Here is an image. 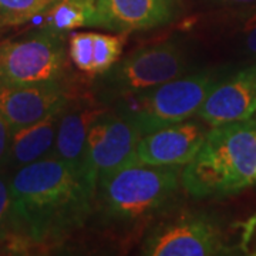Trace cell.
Returning <instances> with one entry per match:
<instances>
[{
  "label": "cell",
  "instance_id": "obj_1",
  "mask_svg": "<svg viewBox=\"0 0 256 256\" xmlns=\"http://www.w3.org/2000/svg\"><path fill=\"white\" fill-rule=\"evenodd\" d=\"M13 235L10 250L50 246L82 228L96 190L82 168L48 156L18 168L10 180Z\"/></svg>",
  "mask_w": 256,
  "mask_h": 256
},
{
  "label": "cell",
  "instance_id": "obj_2",
  "mask_svg": "<svg viewBox=\"0 0 256 256\" xmlns=\"http://www.w3.org/2000/svg\"><path fill=\"white\" fill-rule=\"evenodd\" d=\"M256 181V118L210 127L204 144L181 171L194 198H224Z\"/></svg>",
  "mask_w": 256,
  "mask_h": 256
},
{
  "label": "cell",
  "instance_id": "obj_3",
  "mask_svg": "<svg viewBox=\"0 0 256 256\" xmlns=\"http://www.w3.org/2000/svg\"><path fill=\"white\" fill-rule=\"evenodd\" d=\"M180 185V166L134 161L101 176L96 185L94 205L106 224L132 226L165 210Z\"/></svg>",
  "mask_w": 256,
  "mask_h": 256
},
{
  "label": "cell",
  "instance_id": "obj_4",
  "mask_svg": "<svg viewBox=\"0 0 256 256\" xmlns=\"http://www.w3.org/2000/svg\"><path fill=\"white\" fill-rule=\"evenodd\" d=\"M220 80L214 72L188 73L148 92L120 98L117 111L132 120L141 134L146 136L196 116Z\"/></svg>",
  "mask_w": 256,
  "mask_h": 256
},
{
  "label": "cell",
  "instance_id": "obj_5",
  "mask_svg": "<svg viewBox=\"0 0 256 256\" xmlns=\"http://www.w3.org/2000/svg\"><path fill=\"white\" fill-rule=\"evenodd\" d=\"M186 50L174 40L161 42L132 52L101 74V87L107 97H128L148 92L190 73Z\"/></svg>",
  "mask_w": 256,
  "mask_h": 256
},
{
  "label": "cell",
  "instance_id": "obj_6",
  "mask_svg": "<svg viewBox=\"0 0 256 256\" xmlns=\"http://www.w3.org/2000/svg\"><path fill=\"white\" fill-rule=\"evenodd\" d=\"M64 66L62 36L40 28L0 44V88L60 82Z\"/></svg>",
  "mask_w": 256,
  "mask_h": 256
},
{
  "label": "cell",
  "instance_id": "obj_7",
  "mask_svg": "<svg viewBox=\"0 0 256 256\" xmlns=\"http://www.w3.org/2000/svg\"><path fill=\"white\" fill-rule=\"evenodd\" d=\"M220 226L204 212L182 210L146 234L141 254L148 256H212L228 254Z\"/></svg>",
  "mask_w": 256,
  "mask_h": 256
},
{
  "label": "cell",
  "instance_id": "obj_8",
  "mask_svg": "<svg viewBox=\"0 0 256 256\" xmlns=\"http://www.w3.org/2000/svg\"><path fill=\"white\" fill-rule=\"evenodd\" d=\"M141 137L136 122L118 111L107 110L92 124L86 141L82 171L94 190L101 176L137 161L136 150Z\"/></svg>",
  "mask_w": 256,
  "mask_h": 256
},
{
  "label": "cell",
  "instance_id": "obj_9",
  "mask_svg": "<svg viewBox=\"0 0 256 256\" xmlns=\"http://www.w3.org/2000/svg\"><path fill=\"white\" fill-rule=\"evenodd\" d=\"M210 128L204 121L185 120L142 136L136 150L141 164L181 166L191 162L205 141Z\"/></svg>",
  "mask_w": 256,
  "mask_h": 256
},
{
  "label": "cell",
  "instance_id": "obj_10",
  "mask_svg": "<svg viewBox=\"0 0 256 256\" xmlns=\"http://www.w3.org/2000/svg\"><path fill=\"white\" fill-rule=\"evenodd\" d=\"M256 114V62L212 88L196 116L210 127L252 118Z\"/></svg>",
  "mask_w": 256,
  "mask_h": 256
},
{
  "label": "cell",
  "instance_id": "obj_11",
  "mask_svg": "<svg viewBox=\"0 0 256 256\" xmlns=\"http://www.w3.org/2000/svg\"><path fill=\"white\" fill-rule=\"evenodd\" d=\"M68 104V92L60 82L0 88V114L12 131L32 126Z\"/></svg>",
  "mask_w": 256,
  "mask_h": 256
},
{
  "label": "cell",
  "instance_id": "obj_12",
  "mask_svg": "<svg viewBox=\"0 0 256 256\" xmlns=\"http://www.w3.org/2000/svg\"><path fill=\"white\" fill-rule=\"evenodd\" d=\"M178 0H97V28L117 33L151 30L171 23Z\"/></svg>",
  "mask_w": 256,
  "mask_h": 256
},
{
  "label": "cell",
  "instance_id": "obj_13",
  "mask_svg": "<svg viewBox=\"0 0 256 256\" xmlns=\"http://www.w3.org/2000/svg\"><path fill=\"white\" fill-rule=\"evenodd\" d=\"M107 111L106 107L92 104L70 108L68 104L62 112L52 156L82 168L87 136L92 124Z\"/></svg>",
  "mask_w": 256,
  "mask_h": 256
},
{
  "label": "cell",
  "instance_id": "obj_14",
  "mask_svg": "<svg viewBox=\"0 0 256 256\" xmlns=\"http://www.w3.org/2000/svg\"><path fill=\"white\" fill-rule=\"evenodd\" d=\"M64 108L52 112L46 118L40 120L32 126L13 131L8 160L12 166L18 170L24 165L52 156L58 121Z\"/></svg>",
  "mask_w": 256,
  "mask_h": 256
},
{
  "label": "cell",
  "instance_id": "obj_15",
  "mask_svg": "<svg viewBox=\"0 0 256 256\" xmlns=\"http://www.w3.org/2000/svg\"><path fill=\"white\" fill-rule=\"evenodd\" d=\"M44 30L58 36L80 28H97V0H58L43 13Z\"/></svg>",
  "mask_w": 256,
  "mask_h": 256
},
{
  "label": "cell",
  "instance_id": "obj_16",
  "mask_svg": "<svg viewBox=\"0 0 256 256\" xmlns=\"http://www.w3.org/2000/svg\"><path fill=\"white\" fill-rule=\"evenodd\" d=\"M58 0H0V28L18 26L42 16Z\"/></svg>",
  "mask_w": 256,
  "mask_h": 256
},
{
  "label": "cell",
  "instance_id": "obj_17",
  "mask_svg": "<svg viewBox=\"0 0 256 256\" xmlns=\"http://www.w3.org/2000/svg\"><path fill=\"white\" fill-rule=\"evenodd\" d=\"M127 38V33L116 36L110 34H94V64L92 76H101L108 72L117 63L122 53V47Z\"/></svg>",
  "mask_w": 256,
  "mask_h": 256
},
{
  "label": "cell",
  "instance_id": "obj_18",
  "mask_svg": "<svg viewBox=\"0 0 256 256\" xmlns=\"http://www.w3.org/2000/svg\"><path fill=\"white\" fill-rule=\"evenodd\" d=\"M94 34L90 32H74L68 37V56L74 66L92 76L94 64Z\"/></svg>",
  "mask_w": 256,
  "mask_h": 256
},
{
  "label": "cell",
  "instance_id": "obj_19",
  "mask_svg": "<svg viewBox=\"0 0 256 256\" xmlns=\"http://www.w3.org/2000/svg\"><path fill=\"white\" fill-rule=\"evenodd\" d=\"M13 235L12 194L9 182L0 175V245H8Z\"/></svg>",
  "mask_w": 256,
  "mask_h": 256
},
{
  "label": "cell",
  "instance_id": "obj_20",
  "mask_svg": "<svg viewBox=\"0 0 256 256\" xmlns=\"http://www.w3.org/2000/svg\"><path fill=\"white\" fill-rule=\"evenodd\" d=\"M238 36L242 50L256 62V9L240 14Z\"/></svg>",
  "mask_w": 256,
  "mask_h": 256
},
{
  "label": "cell",
  "instance_id": "obj_21",
  "mask_svg": "<svg viewBox=\"0 0 256 256\" xmlns=\"http://www.w3.org/2000/svg\"><path fill=\"white\" fill-rule=\"evenodd\" d=\"M12 134H13V131L8 124V121L0 114V166L6 164L9 160Z\"/></svg>",
  "mask_w": 256,
  "mask_h": 256
},
{
  "label": "cell",
  "instance_id": "obj_22",
  "mask_svg": "<svg viewBox=\"0 0 256 256\" xmlns=\"http://www.w3.org/2000/svg\"><path fill=\"white\" fill-rule=\"evenodd\" d=\"M222 4H228V6H256V0H215Z\"/></svg>",
  "mask_w": 256,
  "mask_h": 256
}]
</instances>
